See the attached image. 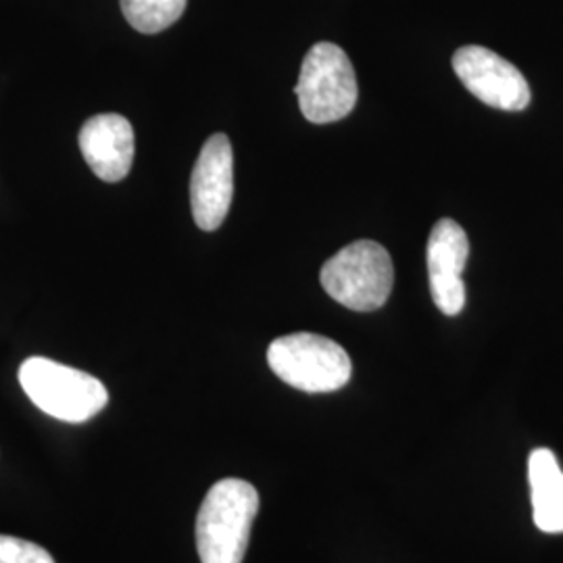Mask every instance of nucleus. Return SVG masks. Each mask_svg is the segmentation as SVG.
Returning a JSON list of instances; mask_svg holds the SVG:
<instances>
[{
  "mask_svg": "<svg viewBox=\"0 0 563 563\" xmlns=\"http://www.w3.org/2000/svg\"><path fill=\"white\" fill-rule=\"evenodd\" d=\"M260 511L257 488L241 478H223L202 499L197 516L201 563H242Z\"/></svg>",
  "mask_w": 563,
  "mask_h": 563,
  "instance_id": "f257e3e1",
  "label": "nucleus"
},
{
  "mask_svg": "<svg viewBox=\"0 0 563 563\" xmlns=\"http://www.w3.org/2000/svg\"><path fill=\"white\" fill-rule=\"evenodd\" d=\"M20 384L30 401L60 422H88L109 402V393L99 378L48 357L21 363Z\"/></svg>",
  "mask_w": 563,
  "mask_h": 563,
  "instance_id": "f03ea898",
  "label": "nucleus"
},
{
  "mask_svg": "<svg viewBox=\"0 0 563 563\" xmlns=\"http://www.w3.org/2000/svg\"><path fill=\"white\" fill-rule=\"evenodd\" d=\"M320 280L323 290L342 307L353 311H376L390 297L395 267L383 244L351 242L323 263Z\"/></svg>",
  "mask_w": 563,
  "mask_h": 563,
  "instance_id": "7ed1b4c3",
  "label": "nucleus"
},
{
  "mask_svg": "<svg viewBox=\"0 0 563 563\" xmlns=\"http://www.w3.org/2000/svg\"><path fill=\"white\" fill-rule=\"evenodd\" d=\"M267 363L282 383L302 393H334L351 380L353 363L339 342L297 332L280 336L267 349Z\"/></svg>",
  "mask_w": 563,
  "mask_h": 563,
  "instance_id": "20e7f679",
  "label": "nucleus"
},
{
  "mask_svg": "<svg viewBox=\"0 0 563 563\" xmlns=\"http://www.w3.org/2000/svg\"><path fill=\"white\" fill-rule=\"evenodd\" d=\"M302 115L311 123L341 121L357 104V78L341 46L318 42L305 55L295 88Z\"/></svg>",
  "mask_w": 563,
  "mask_h": 563,
  "instance_id": "39448f33",
  "label": "nucleus"
},
{
  "mask_svg": "<svg viewBox=\"0 0 563 563\" xmlns=\"http://www.w3.org/2000/svg\"><path fill=\"white\" fill-rule=\"evenodd\" d=\"M453 69L463 86L488 107L523 111L530 104V86L522 71L490 48L462 46L453 55Z\"/></svg>",
  "mask_w": 563,
  "mask_h": 563,
  "instance_id": "423d86ee",
  "label": "nucleus"
},
{
  "mask_svg": "<svg viewBox=\"0 0 563 563\" xmlns=\"http://www.w3.org/2000/svg\"><path fill=\"white\" fill-rule=\"evenodd\" d=\"M234 197V153L225 134H213L202 144L190 178V207L195 223L213 232L222 225Z\"/></svg>",
  "mask_w": 563,
  "mask_h": 563,
  "instance_id": "0eeeda50",
  "label": "nucleus"
},
{
  "mask_svg": "<svg viewBox=\"0 0 563 563\" xmlns=\"http://www.w3.org/2000/svg\"><path fill=\"white\" fill-rule=\"evenodd\" d=\"M470 257V241L462 225L453 220L434 223L428 246V280L432 301L444 316H460L465 307L463 269Z\"/></svg>",
  "mask_w": 563,
  "mask_h": 563,
  "instance_id": "6e6552de",
  "label": "nucleus"
},
{
  "mask_svg": "<svg viewBox=\"0 0 563 563\" xmlns=\"http://www.w3.org/2000/svg\"><path fill=\"white\" fill-rule=\"evenodd\" d=\"M80 151L95 176L121 181L134 163V128L120 113L95 115L81 125Z\"/></svg>",
  "mask_w": 563,
  "mask_h": 563,
  "instance_id": "1a4fd4ad",
  "label": "nucleus"
},
{
  "mask_svg": "<svg viewBox=\"0 0 563 563\" xmlns=\"http://www.w3.org/2000/svg\"><path fill=\"white\" fill-rule=\"evenodd\" d=\"M534 523L547 534L563 532V472L553 451L534 449L528 457Z\"/></svg>",
  "mask_w": 563,
  "mask_h": 563,
  "instance_id": "9d476101",
  "label": "nucleus"
},
{
  "mask_svg": "<svg viewBox=\"0 0 563 563\" xmlns=\"http://www.w3.org/2000/svg\"><path fill=\"white\" fill-rule=\"evenodd\" d=\"M188 0H121L125 21L142 34H159L180 20Z\"/></svg>",
  "mask_w": 563,
  "mask_h": 563,
  "instance_id": "9b49d317",
  "label": "nucleus"
},
{
  "mask_svg": "<svg viewBox=\"0 0 563 563\" xmlns=\"http://www.w3.org/2000/svg\"><path fill=\"white\" fill-rule=\"evenodd\" d=\"M0 563H55L41 544L0 534Z\"/></svg>",
  "mask_w": 563,
  "mask_h": 563,
  "instance_id": "f8f14e48",
  "label": "nucleus"
}]
</instances>
